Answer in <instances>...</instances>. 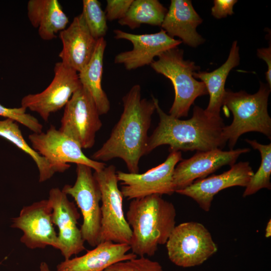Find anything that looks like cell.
I'll return each mask as SVG.
<instances>
[{
	"instance_id": "20",
	"label": "cell",
	"mask_w": 271,
	"mask_h": 271,
	"mask_svg": "<svg viewBox=\"0 0 271 271\" xmlns=\"http://www.w3.org/2000/svg\"><path fill=\"white\" fill-rule=\"evenodd\" d=\"M202 19L190 0H171L161 27L171 37H177L186 45L196 47L205 42L197 32Z\"/></svg>"
},
{
	"instance_id": "10",
	"label": "cell",
	"mask_w": 271,
	"mask_h": 271,
	"mask_svg": "<svg viewBox=\"0 0 271 271\" xmlns=\"http://www.w3.org/2000/svg\"><path fill=\"white\" fill-rule=\"evenodd\" d=\"M32 148L44 157L58 173H62L70 167L69 163L83 164L94 171L102 170L106 164L88 158L75 141L66 136L54 125L46 132L35 133L29 136Z\"/></svg>"
},
{
	"instance_id": "8",
	"label": "cell",
	"mask_w": 271,
	"mask_h": 271,
	"mask_svg": "<svg viewBox=\"0 0 271 271\" xmlns=\"http://www.w3.org/2000/svg\"><path fill=\"white\" fill-rule=\"evenodd\" d=\"M76 165L75 182L73 185L66 184L62 190L74 199L80 210L83 218L80 230L83 240L95 247L100 243L101 192L92 169L83 164Z\"/></svg>"
},
{
	"instance_id": "33",
	"label": "cell",
	"mask_w": 271,
	"mask_h": 271,
	"mask_svg": "<svg viewBox=\"0 0 271 271\" xmlns=\"http://www.w3.org/2000/svg\"><path fill=\"white\" fill-rule=\"evenodd\" d=\"M265 236L266 238L269 237L271 236V221L269 220L266 226L265 230Z\"/></svg>"
},
{
	"instance_id": "5",
	"label": "cell",
	"mask_w": 271,
	"mask_h": 271,
	"mask_svg": "<svg viewBox=\"0 0 271 271\" xmlns=\"http://www.w3.org/2000/svg\"><path fill=\"white\" fill-rule=\"evenodd\" d=\"M158 58L150 64L151 68L170 80L175 91L169 114L177 118L186 117L195 100L208 94L204 83L193 76L200 67L193 61L185 60L184 51L177 47L162 53Z\"/></svg>"
},
{
	"instance_id": "9",
	"label": "cell",
	"mask_w": 271,
	"mask_h": 271,
	"mask_svg": "<svg viewBox=\"0 0 271 271\" xmlns=\"http://www.w3.org/2000/svg\"><path fill=\"white\" fill-rule=\"evenodd\" d=\"M102 123L94 100L82 85L64 107L59 129L75 141L82 149L92 148Z\"/></svg>"
},
{
	"instance_id": "16",
	"label": "cell",
	"mask_w": 271,
	"mask_h": 271,
	"mask_svg": "<svg viewBox=\"0 0 271 271\" xmlns=\"http://www.w3.org/2000/svg\"><path fill=\"white\" fill-rule=\"evenodd\" d=\"M248 148L222 151L216 149L197 152L192 157L182 160L176 166L173 174L175 192L194 181L205 178L224 165H234L239 156L250 151Z\"/></svg>"
},
{
	"instance_id": "21",
	"label": "cell",
	"mask_w": 271,
	"mask_h": 271,
	"mask_svg": "<svg viewBox=\"0 0 271 271\" xmlns=\"http://www.w3.org/2000/svg\"><path fill=\"white\" fill-rule=\"evenodd\" d=\"M28 17L32 26L38 29L41 39L50 40L66 29L68 17L57 0H30L27 5Z\"/></svg>"
},
{
	"instance_id": "24",
	"label": "cell",
	"mask_w": 271,
	"mask_h": 271,
	"mask_svg": "<svg viewBox=\"0 0 271 271\" xmlns=\"http://www.w3.org/2000/svg\"><path fill=\"white\" fill-rule=\"evenodd\" d=\"M0 136L13 143L32 158L39 171V182L48 180L57 173L54 166L28 144L18 122L15 120L10 118L0 120Z\"/></svg>"
},
{
	"instance_id": "19",
	"label": "cell",
	"mask_w": 271,
	"mask_h": 271,
	"mask_svg": "<svg viewBox=\"0 0 271 271\" xmlns=\"http://www.w3.org/2000/svg\"><path fill=\"white\" fill-rule=\"evenodd\" d=\"M130 250L128 244L101 242L83 255L61 262L57 271H104L115 263L137 257Z\"/></svg>"
},
{
	"instance_id": "3",
	"label": "cell",
	"mask_w": 271,
	"mask_h": 271,
	"mask_svg": "<svg viewBox=\"0 0 271 271\" xmlns=\"http://www.w3.org/2000/svg\"><path fill=\"white\" fill-rule=\"evenodd\" d=\"M174 205L154 194L131 200L126 214L132 235L131 252L137 256H153L158 246L166 243L175 227Z\"/></svg>"
},
{
	"instance_id": "32",
	"label": "cell",
	"mask_w": 271,
	"mask_h": 271,
	"mask_svg": "<svg viewBox=\"0 0 271 271\" xmlns=\"http://www.w3.org/2000/svg\"><path fill=\"white\" fill-rule=\"evenodd\" d=\"M257 56L264 61L267 66V71L265 73V78L267 84L271 88V46L267 48L258 49L257 50Z\"/></svg>"
},
{
	"instance_id": "14",
	"label": "cell",
	"mask_w": 271,
	"mask_h": 271,
	"mask_svg": "<svg viewBox=\"0 0 271 271\" xmlns=\"http://www.w3.org/2000/svg\"><path fill=\"white\" fill-rule=\"evenodd\" d=\"M48 199L52 209V222L59 230V250L65 259H68L85 249L77 226L80 214L74 202L59 188L50 189Z\"/></svg>"
},
{
	"instance_id": "30",
	"label": "cell",
	"mask_w": 271,
	"mask_h": 271,
	"mask_svg": "<svg viewBox=\"0 0 271 271\" xmlns=\"http://www.w3.org/2000/svg\"><path fill=\"white\" fill-rule=\"evenodd\" d=\"M133 0H107L105 13L107 20H119L127 12Z\"/></svg>"
},
{
	"instance_id": "17",
	"label": "cell",
	"mask_w": 271,
	"mask_h": 271,
	"mask_svg": "<svg viewBox=\"0 0 271 271\" xmlns=\"http://www.w3.org/2000/svg\"><path fill=\"white\" fill-rule=\"evenodd\" d=\"M253 174L249 162H240L221 174L197 180L175 192L192 198L201 208L208 212L216 194L233 186L246 187Z\"/></svg>"
},
{
	"instance_id": "18",
	"label": "cell",
	"mask_w": 271,
	"mask_h": 271,
	"mask_svg": "<svg viewBox=\"0 0 271 271\" xmlns=\"http://www.w3.org/2000/svg\"><path fill=\"white\" fill-rule=\"evenodd\" d=\"M59 37L62 44L59 54L61 62L79 72L90 60L97 42L82 14L74 18L70 25L60 32Z\"/></svg>"
},
{
	"instance_id": "22",
	"label": "cell",
	"mask_w": 271,
	"mask_h": 271,
	"mask_svg": "<svg viewBox=\"0 0 271 271\" xmlns=\"http://www.w3.org/2000/svg\"><path fill=\"white\" fill-rule=\"evenodd\" d=\"M239 47L237 42L232 43L226 61L219 68L210 72L198 71L193 74L194 77L200 79L205 84L209 101L205 112L211 116L219 117L220 109L226 89L225 84L230 71L239 64Z\"/></svg>"
},
{
	"instance_id": "23",
	"label": "cell",
	"mask_w": 271,
	"mask_h": 271,
	"mask_svg": "<svg viewBox=\"0 0 271 271\" xmlns=\"http://www.w3.org/2000/svg\"><path fill=\"white\" fill-rule=\"evenodd\" d=\"M106 46V42L104 38L98 39L90 60L78 73L82 86L92 97L100 115L108 113L110 107V101L101 85L103 57Z\"/></svg>"
},
{
	"instance_id": "28",
	"label": "cell",
	"mask_w": 271,
	"mask_h": 271,
	"mask_svg": "<svg viewBox=\"0 0 271 271\" xmlns=\"http://www.w3.org/2000/svg\"><path fill=\"white\" fill-rule=\"evenodd\" d=\"M27 109L23 106L8 108L0 104V116L10 118L20 123L33 132L43 131V125L34 116L26 112Z\"/></svg>"
},
{
	"instance_id": "26",
	"label": "cell",
	"mask_w": 271,
	"mask_h": 271,
	"mask_svg": "<svg viewBox=\"0 0 271 271\" xmlns=\"http://www.w3.org/2000/svg\"><path fill=\"white\" fill-rule=\"evenodd\" d=\"M245 141L254 149L259 152L261 161L258 169L252 176L245 187L243 194L244 197L252 195L261 189L270 190L271 188V144L263 145L256 140L247 139Z\"/></svg>"
},
{
	"instance_id": "31",
	"label": "cell",
	"mask_w": 271,
	"mask_h": 271,
	"mask_svg": "<svg viewBox=\"0 0 271 271\" xmlns=\"http://www.w3.org/2000/svg\"><path fill=\"white\" fill-rule=\"evenodd\" d=\"M237 2L236 0H214V5L211 8V14L216 19L232 15L234 14L233 6Z\"/></svg>"
},
{
	"instance_id": "29",
	"label": "cell",
	"mask_w": 271,
	"mask_h": 271,
	"mask_svg": "<svg viewBox=\"0 0 271 271\" xmlns=\"http://www.w3.org/2000/svg\"><path fill=\"white\" fill-rule=\"evenodd\" d=\"M104 271H164L157 261L140 256L115 263Z\"/></svg>"
},
{
	"instance_id": "12",
	"label": "cell",
	"mask_w": 271,
	"mask_h": 271,
	"mask_svg": "<svg viewBox=\"0 0 271 271\" xmlns=\"http://www.w3.org/2000/svg\"><path fill=\"white\" fill-rule=\"evenodd\" d=\"M54 73L52 81L45 89L28 94L21 100V106L38 113L45 121L52 113L65 107L81 86L78 72L61 62L55 64Z\"/></svg>"
},
{
	"instance_id": "34",
	"label": "cell",
	"mask_w": 271,
	"mask_h": 271,
	"mask_svg": "<svg viewBox=\"0 0 271 271\" xmlns=\"http://www.w3.org/2000/svg\"><path fill=\"white\" fill-rule=\"evenodd\" d=\"M39 269V271H51L48 264L45 261L41 262Z\"/></svg>"
},
{
	"instance_id": "2",
	"label": "cell",
	"mask_w": 271,
	"mask_h": 271,
	"mask_svg": "<svg viewBox=\"0 0 271 271\" xmlns=\"http://www.w3.org/2000/svg\"><path fill=\"white\" fill-rule=\"evenodd\" d=\"M159 117L158 126L149 137L147 155L162 145H169V151L204 152L222 149L226 141L223 136L225 126L221 116H211L198 106L193 108L192 116L182 120L165 113L158 99L152 96Z\"/></svg>"
},
{
	"instance_id": "25",
	"label": "cell",
	"mask_w": 271,
	"mask_h": 271,
	"mask_svg": "<svg viewBox=\"0 0 271 271\" xmlns=\"http://www.w3.org/2000/svg\"><path fill=\"white\" fill-rule=\"evenodd\" d=\"M168 10L158 0H133L125 16L118 21L131 29L142 24L161 26Z\"/></svg>"
},
{
	"instance_id": "11",
	"label": "cell",
	"mask_w": 271,
	"mask_h": 271,
	"mask_svg": "<svg viewBox=\"0 0 271 271\" xmlns=\"http://www.w3.org/2000/svg\"><path fill=\"white\" fill-rule=\"evenodd\" d=\"M182 160L181 152L173 151L170 152L163 163L144 173L117 171L123 197L132 200L154 194H173L175 192L174 171Z\"/></svg>"
},
{
	"instance_id": "4",
	"label": "cell",
	"mask_w": 271,
	"mask_h": 271,
	"mask_svg": "<svg viewBox=\"0 0 271 271\" xmlns=\"http://www.w3.org/2000/svg\"><path fill=\"white\" fill-rule=\"evenodd\" d=\"M270 88L267 84L260 82V87L254 94L244 91L233 92L226 90L222 106L233 114V120L223 129V136L233 150L240 136L250 131L263 133L271 138V118L267 111Z\"/></svg>"
},
{
	"instance_id": "13",
	"label": "cell",
	"mask_w": 271,
	"mask_h": 271,
	"mask_svg": "<svg viewBox=\"0 0 271 271\" xmlns=\"http://www.w3.org/2000/svg\"><path fill=\"white\" fill-rule=\"evenodd\" d=\"M52 209L48 199L24 206L12 219L11 227L23 232L20 241L29 249L51 246L59 250L60 243L52 219Z\"/></svg>"
},
{
	"instance_id": "1",
	"label": "cell",
	"mask_w": 271,
	"mask_h": 271,
	"mask_svg": "<svg viewBox=\"0 0 271 271\" xmlns=\"http://www.w3.org/2000/svg\"><path fill=\"white\" fill-rule=\"evenodd\" d=\"M122 101L123 111L118 121L91 159L102 162L119 158L129 173H139L140 161L146 155L148 131L156 107L152 99L142 98L139 84L132 86Z\"/></svg>"
},
{
	"instance_id": "7",
	"label": "cell",
	"mask_w": 271,
	"mask_h": 271,
	"mask_svg": "<svg viewBox=\"0 0 271 271\" xmlns=\"http://www.w3.org/2000/svg\"><path fill=\"white\" fill-rule=\"evenodd\" d=\"M166 244L170 261L182 267L200 265L218 250L207 229L192 221L175 226Z\"/></svg>"
},
{
	"instance_id": "27",
	"label": "cell",
	"mask_w": 271,
	"mask_h": 271,
	"mask_svg": "<svg viewBox=\"0 0 271 271\" xmlns=\"http://www.w3.org/2000/svg\"><path fill=\"white\" fill-rule=\"evenodd\" d=\"M82 13L85 23L93 37L98 40L106 35L108 30L105 12L97 0H83Z\"/></svg>"
},
{
	"instance_id": "6",
	"label": "cell",
	"mask_w": 271,
	"mask_h": 271,
	"mask_svg": "<svg viewBox=\"0 0 271 271\" xmlns=\"http://www.w3.org/2000/svg\"><path fill=\"white\" fill-rule=\"evenodd\" d=\"M93 175L101 195L100 242L129 244L132 231L124 214L123 196L118 188L115 167L106 166L100 171H94Z\"/></svg>"
},
{
	"instance_id": "15",
	"label": "cell",
	"mask_w": 271,
	"mask_h": 271,
	"mask_svg": "<svg viewBox=\"0 0 271 271\" xmlns=\"http://www.w3.org/2000/svg\"><path fill=\"white\" fill-rule=\"evenodd\" d=\"M116 39H124L131 42L132 50L117 54L115 64H123L127 70L150 65L156 57L181 44L180 40L169 36L162 29L152 34H134L121 30H114Z\"/></svg>"
}]
</instances>
